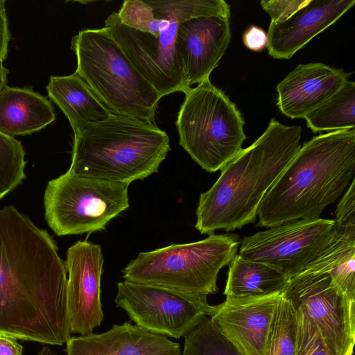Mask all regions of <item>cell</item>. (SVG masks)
Returning <instances> with one entry per match:
<instances>
[{"instance_id":"obj_1","label":"cell","mask_w":355,"mask_h":355,"mask_svg":"<svg viewBox=\"0 0 355 355\" xmlns=\"http://www.w3.org/2000/svg\"><path fill=\"white\" fill-rule=\"evenodd\" d=\"M65 262L49 233L0 209V335L62 345L70 338Z\"/></svg>"},{"instance_id":"obj_21","label":"cell","mask_w":355,"mask_h":355,"mask_svg":"<svg viewBox=\"0 0 355 355\" xmlns=\"http://www.w3.org/2000/svg\"><path fill=\"white\" fill-rule=\"evenodd\" d=\"M289 279L272 266L236 254L229 265L223 294L226 297H250L283 293Z\"/></svg>"},{"instance_id":"obj_14","label":"cell","mask_w":355,"mask_h":355,"mask_svg":"<svg viewBox=\"0 0 355 355\" xmlns=\"http://www.w3.org/2000/svg\"><path fill=\"white\" fill-rule=\"evenodd\" d=\"M283 293L226 297L216 305L211 320L240 355H264L275 310Z\"/></svg>"},{"instance_id":"obj_19","label":"cell","mask_w":355,"mask_h":355,"mask_svg":"<svg viewBox=\"0 0 355 355\" xmlns=\"http://www.w3.org/2000/svg\"><path fill=\"white\" fill-rule=\"evenodd\" d=\"M51 102L28 87L6 85L0 92V131L8 135H31L55 119Z\"/></svg>"},{"instance_id":"obj_26","label":"cell","mask_w":355,"mask_h":355,"mask_svg":"<svg viewBox=\"0 0 355 355\" xmlns=\"http://www.w3.org/2000/svg\"><path fill=\"white\" fill-rule=\"evenodd\" d=\"M182 355H240L234 345L207 316L184 336Z\"/></svg>"},{"instance_id":"obj_11","label":"cell","mask_w":355,"mask_h":355,"mask_svg":"<svg viewBox=\"0 0 355 355\" xmlns=\"http://www.w3.org/2000/svg\"><path fill=\"white\" fill-rule=\"evenodd\" d=\"M334 220L302 219L245 236L239 255L272 266L289 279L303 272L324 250Z\"/></svg>"},{"instance_id":"obj_9","label":"cell","mask_w":355,"mask_h":355,"mask_svg":"<svg viewBox=\"0 0 355 355\" xmlns=\"http://www.w3.org/2000/svg\"><path fill=\"white\" fill-rule=\"evenodd\" d=\"M207 297L124 280L117 283L114 302L137 326L178 339L184 337L203 317L214 314L216 305H210Z\"/></svg>"},{"instance_id":"obj_17","label":"cell","mask_w":355,"mask_h":355,"mask_svg":"<svg viewBox=\"0 0 355 355\" xmlns=\"http://www.w3.org/2000/svg\"><path fill=\"white\" fill-rule=\"evenodd\" d=\"M354 4L355 0H311L287 20L270 23L266 47L269 55L275 59H291Z\"/></svg>"},{"instance_id":"obj_24","label":"cell","mask_w":355,"mask_h":355,"mask_svg":"<svg viewBox=\"0 0 355 355\" xmlns=\"http://www.w3.org/2000/svg\"><path fill=\"white\" fill-rule=\"evenodd\" d=\"M145 1L157 19L180 23L200 17H230V6L223 0Z\"/></svg>"},{"instance_id":"obj_15","label":"cell","mask_w":355,"mask_h":355,"mask_svg":"<svg viewBox=\"0 0 355 355\" xmlns=\"http://www.w3.org/2000/svg\"><path fill=\"white\" fill-rule=\"evenodd\" d=\"M228 17L206 16L178 23L175 44L189 86L209 78L231 40Z\"/></svg>"},{"instance_id":"obj_18","label":"cell","mask_w":355,"mask_h":355,"mask_svg":"<svg viewBox=\"0 0 355 355\" xmlns=\"http://www.w3.org/2000/svg\"><path fill=\"white\" fill-rule=\"evenodd\" d=\"M67 355H180V345L167 337L125 322L101 334L70 337Z\"/></svg>"},{"instance_id":"obj_31","label":"cell","mask_w":355,"mask_h":355,"mask_svg":"<svg viewBox=\"0 0 355 355\" xmlns=\"http://www.w3.org/2000/svg\"><path fill=\"white\" fill-rule=\"evenodd\" d=\"M310 1L311 0H263L260 5L270 17V23H279L289 19Z\"/></svg>"},{"instance_id":"obj_8","label":"cell","mask_w":355,"mask_h":355,"mask_svg":"<svg viewBox=\"0 0 355 355\" xmlns=\"http://www.w3.org/2000/svg\"><path fill=\"white\" fill-rule=\"evenodd\" d=\"M128 186L82 176L69 169L46 185V220L59 236L104 230L112 219L128 208Z\"/></svg>"},{"instance_id":"obj_2","label":"cell","mask_w":355,"mask_h":355,"mask_svg":"<svg viewBox=\"0 0 355 355\" xmlns=\"http://www.w3.org/2000/svg\"><path fill=\"white\" fill-rule=\"evenodd\" d=\"M302 128L272 119L263 133L223 168L200 195L195 228L201 234L227 232L254 223L260 204L301 147Z\"/></svg>"},{"instance_id":"obj_23","label":"cell","mask_w":355,"mask_h":355,"mask_svg":"<svg viewBox=\"0 0 355 355\" xmlns=\"http://www.w3.org/2000/svg\"><path fill=\"white\" fill-rule=\"evenodd\" d=\"M304 270L328 272L337 287L355 301V244L327 247Z\"/></svg>"},{"instance_id":"obj_25","label":"cell","mask_w":355,"mask_h":355,"mask_svg":"<svg viewBox=\"0 0 355 355\" xmlns=\"http://www.w3.org/2000/svg\"><path fill=\"white\" fill-rule=\"evenodd\" d=\"M296 312L282 293L270 325L264 355H295Z\"/></svg>"},{"instance_id":"obj_10","label":"cell","mask_w":355,"mask_h":355,"mask_svg":"<svg viewBox=\"0 0 355 355\" xmlns=\"http://www.w3.org/2000/svg\"><path fill=\"white\" fill-rule=\"evenodd\" d=\"M283 295L312 320L331 355H353L355 301L328 272L304 270L289 279Z\"/></svg>"},{"instance_id":"obj_16","label":"cell","mask_w":355,"mask_h":355,"mask_svg":"<svg viewBox=\"0 0 355 355\" xmlns=\"http://www.w3.org/2000/svg\"><path fill=\"white\" fill-rule=\"evenodd\" d=\"M349 75L320 62L300 64L277 85V106L288 118L304 119L334 94Z\"/></svg>"},{"instance_id":"obj_7","label":"cell","mask_w":355,"mask_h":355,"mask_svg":"<svg viewBox=\"0 0 355 355\" xmlns=\"http://www.w3.org/2000/svg\"><path fill=\"white\" fill-rule=\"evenodd\" d=\"M184 94L176 121L179 144L203 169L214 173L241 150L245 121L209 78Z\"/></svg>"},{"instance_id":"obj_13","label":"cell","mask_w":355,"mask_h":355,"mask_svg":"<svg viewBox=\"0 0 355 355\" xmlns=\"http://www.w3.org/2000/svg\"><path fill=\"white\" fill-rule=\"evenodd\" d=\"M101 246L78 241L67 252V307L71 333L92 334L103 320L101 280L103 272Z\"/></svg>"},{"instance_id":"obj_5","label":"cell","mask_w":355,"mask_h":355,"mask_svg":"<svg viewBox=\"0 0 355 355\" xmlns=\"http://www.w3.org/2000/svg\"><path fill=\"white\" fill-rule=\"evenodd\" d=\"M76 72L112 114L154 123L162 97L103 27L72 37Z\"/></svg>"},{"instance_id":"obj_36","label":"cell","mask_w":355,"mask_h":355,"mask_svg":"<svg viewBox=\"0 0 355 355\" xmlns=\"http://www.w3.org/2000/svg\"><path fill=\"white\" fill-rule=\"evenodd\" d=\"M37 355H57L48 346H44Z\"/></svg>"},{"instance_id":"obj_33","label":"cell","mask_w":355,"mask_h":355,"mask_svg":"<svg viewBox=\"0 0 355 355\" xmlns=\"http://www.w3.org/2000/svg\"><path fill=\"white\" fill-rule=\"evenodd\" d=\"M5 2L4 0H0V62H1L7 58L8 43L10 40Z\"/></svg>"},{"instance_id":"obj_22","label":"cell","mask_w":355,"mask_h":355,"mask_svg":"<svg viewBox=\"0 0 355 355\" xmlns=\"http://www.w3.org/2000/svg\"><path fill=\"white\" fill-rule=\"evenodd\" d=\"M355 83L347 80L329 98L304 116L313 132L354 129Z\"/></svg>"},{"instance_id":"obj_27","label":"cell","mask_w":355,"mask_h":355,"mask_svg":"<svg viewBox=\"0 0 355 355\" xmlns=\"http://www.w3.org/2000/svg\"><path fill=\"white\" fill-rule=\"evenodd\" d=\"M26 163L21 142L0 131V200L25 179Z\"/></svg>"},{"instance_id":"obj_4","label":"cell","mask_w":355,"mask_h":355,"mask_svg":"<svg viewBox=\"0 0 355 355\" xmlns=\"http://www.w3.org/2000/svg\"><path fill=\"white\" fill-rule=\"evenodd\" d=\"M169 137L155 123L112 114L73 135L69 170L130 184L158 171Z\"/></svg>"},{"instance_id":"obj_12","label":"cell","mask_w":355,"mask_h":355,"mask_svg":"<svg viewBox=\"0 0 355 355\" xmlns=\"http://www.w3.org/2000/svg\"><path fill=\"white\" fill-rule=\"evenodd\" d=\"M178 23L165 20L158 36L124 25L114 12L104 28L139 73L163 96L185 93L188 84L175 40Z\"/></svg>"},{"instance_id":"obj_28","label":"cell","mask_w":355,"mask_h":355,"mask_svg":"<svg viewBox=\"0 0 355 355\" xmlns=\"http://www.w3.org/2000/svg\"><path fill=\"white\" fill-rule=\"evenodd\" d=\"M297 320L295 355H331L312 320L300 307H295Z\"/></svg>"},{"instance_id":"obj_6","label":"cell","mask_w":355,"mask_h":355,"mask_svg":"<svg viewBox=\"0 0 355 355\" xmlns=\"http://www.w3.org/2000/svg\"><path fill=\"white\" fill-rule=\"evenodd\" d=\"M236 234H209L193 243L139 253L121 270L125 281L198 295L216 293L218 275L237 254Z\"/></svg>"},{"instance_id":"obj_35","label":"cell","mask_w":355,"mask_h":355,"mask_svg":"<svg viewBox=\"0 0 355 355\" xmlns=\"http://www.w3.org/2000/svg\"><path fill=\"white\" fill-rule=\"evenodd\" d=\"M8 69L3 67V62H0V92L7 85V75Z\"/></svg>"},{"instance_id":"obj_32","label":"cell","mask_w":355,"mask_h":355,"mask_svg":"<svg viewBox=\"0 0 355 355\" xmlns=\"http://www.w3.org/2000/svg\"><path fill=\"white\" fill-rule=\"evenodd\" d=\"M243 42L250 50L261 51L268 45L267 33L257 26H250L243 35Z\"/></svg>"},{"instance_id":"obj_34","label":"cell","mask_w":355,"mask_h":355,"mask_svg":"<svg viewBox=\"0 0 355 355\" xmlns=\"http://www.w3.org/2000/svg\"><path fill=\"white\" fill-rule=\"evenodd\" d=\"M23 347L17 339L0 335V355H22Z\"/></svg>"},{"instance_id":"obj_30","label":"cell","mask_w":355,"mask_h":355,"mask_svg":"<svg viewBox=\"0 0 355 355\" xmlns=\"http://www.w3.org/2000/svg\"><path fill=\"white\" fill-rule=\"evenodd\" d=\"M355 180L350 183L336 210L334 230L339 234L355 235Z\"/></svg>"},{"instance_id":"obj_20","label":"cell","mask_w":355,"mask_h":355,"mask_svg":"<svg viewBox=\"0 0 355 355\" xmlns=\"http://www.w3.org/2000/svg\"><path fill=\"white\" fill-rule=\"evenodd\" d=\"M46 88L49 97L68 119L74 134L112 114L76 72L51 76Z\"/></svg>"},{"instance_id":"obj_29","label":"cell","mask_w":355,"mask_h":355,"mask_svg":"<svg viewBox=\"0 0 355 355\" xmlns=\"http://www.w3.org/2000/svg\"><path fill=\"white\" fill-rule=\"evenodd\" d=\"M117 14L124 25L143 32H148L155 19L153 9L146 1L125 0Z\"/></svg>"},{"instance_id":"obj_3","label":"cell","mask_w":355,"mask_h":355,"mask_svg":"<svg viewBox=\"0 0 355 355\" xmlns=\"http://www.w3.org/2000/svg\"><path fill=\"white\" fill-rule=\"evenodd\" d=\"M355 175V130L320 134L304 142L258 209L261 227L320 218Z\"/></svg>"}]
</instances>
